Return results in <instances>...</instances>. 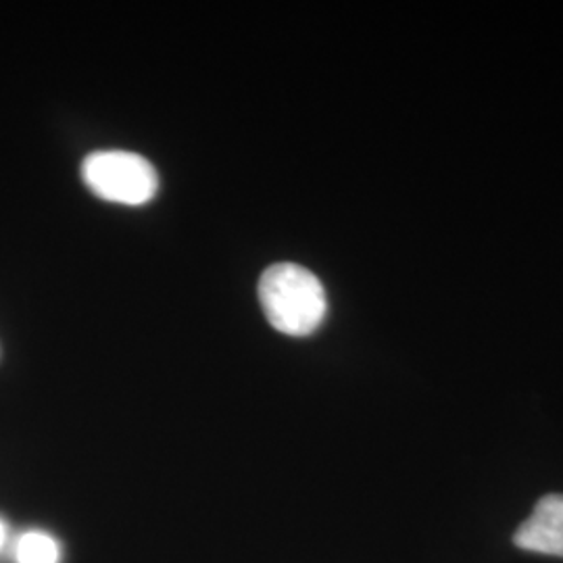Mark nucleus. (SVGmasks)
I'll list each match as a JSON object with an SVG mask.
<instances>
[{
    "label": "nucleus",
    "mask_w": 563,
    "mask_h": 563,
    "mask_svg": "<svg viewBox=\"0 0 563 563\" xmlns=\"http://www.w3.org/2000/svg\"><path fill=\"white\" fill-rule=\"evenodd\" d=\"M514 543L530 553L563 558V495H544L514 534Z\"/></svg>",
    "instance_id": "nucleus-3"
},
{
    "label": "nucleus",
    "mask_w": 563,
    "mask_h": 563,
    "mask_svg": "<svg viewBox=\"0 0 563 563\" xmlns=\"http://www.w3.org/2000/svg\"><path fill=\"white\" fill-rule=\"evenodd\" d=\"M260 302L274 330L299 339L313 334L328 313L322 282L297 263H276L263 272Z\"/></svg>",
    "instance_id": "nucleus-1"
},
{
    "label": "nucleus",
    "mask_w": 563,
    "mask_h": 563,
    "mask_svg": "<svg viewBox=\"0 0 563 563\" xmlns=\"http://www.w3.org/2000/svg\"><path fill=\"white\" fill-rule=\"evenodd\" d=\"M4 539H7V528H4V523L0 520V549H2V544H4Z\"/></svg>",
    "instance_id": "nucleus-5"
},
{
    "label": "nucleus",
    "mask_w": 563,
    "mask_h": 563,
    "mask_svg": "<svg viewBox=\"0 0 563 563\" xmlns=\"http://www.w3.org/2000/svg\"><path fill=\"white\" fill-rule=\"evenodd\" d=\"M20 563H59V544L44 532H27L18 543Z\"/></svg>",
    "instance_id": "nucleus-4"
},
{
    "label": "nucleus",
    "mask_w": 563,
    "mask_h": 563,
    "mask_svg": "<svg viewBox=\"0 0 563 563\" xmlns=\"http://www.w3.org/2000/svg\"><path fill=\"white\" fill-rule=\"evenodd\" d=\"M81 180L102 201L141 207L155 199V167L130 151H97L81 163Z\"/></svg>",
    "instance_id": "nucleus-2"
}]
</instances>
